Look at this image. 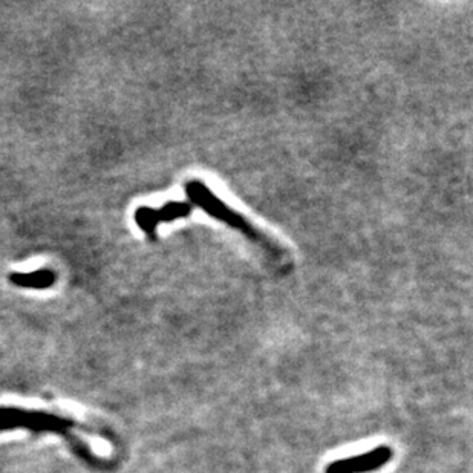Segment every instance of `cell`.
<instances>
[{
  "mask_svg": "<svg viewBox=\"0 0 473 473\" xmlns=\"http://www.w3.org/2000/svg\"><path fill=\"white\" fill-rule=\"evenodd\" d=\"M186 195L189 196L190 203L204 210L208 216H212L216 221H219L231 230L238 231L247 240H250L259 250L268 256L271 262H275L277 267H284L288 258L282 247H280L275 239L270 238L265 231L261 230L256 224L244 216L240 212L235 210L233 207L227 205L222 199L214 195L213 191L208 189L205 182L201 180L191 178L186 182Z\"/></svg>",
  "mask_w": 473,
  "mask_h": 473,
  "instance_id": "obj_1",
  "label": "cell"
},
{
  "mask_svg": "<svg viewBox=\"0 0 473 473\" xmlns=\"http://www.w3.org/2000/svg\"><path fill=\"white\" fill-rule=\"evenodd\" d=\"M194 210L191 204L181 203V201H172L161 205L159 208L154 207H140L135 212V222L144 233L149 238H155V231L159 224L163 222H172L175 219L187 218V216Z\"/></svg>",
  "mask_w": 473,
  "mask_h": 473,
  "instance_id": "obj_2",
  "label": "cell"
},
{
  "mask_svg": "<svg viewBox=\"0 0 473 473\" xmlns=\"http://www.w3.org/2000/svg\"><path fill=\"white\" fill-rule=\"evenodd\" d=\"M392 456H394V452L389 446H379L365 453L351 456V458L330 463L325 473H370L381 469L384 464L392 460Z\"/></svg>",
  "mask_w": 473,
  "mask_h": 473,
  "instance_id": "obj_3",
  "label": "cell"
},
{
  "mask_svg": "<svg viewBox=\"0 0 473 473\" xmlns=\"http://www.w3.org/2000/svg\"><path fill=\"white\" fill-rule=\"evenodd\" d=\"M17 426L36 430H65L71 428V421L42 412L0 409V429H11Z\"/></svg>",
  "mask_w": 473,
  "mask_h": 473,
  "instance_id": "obj_4",
  "label": "cell"
},
{
  "mask_svg": "<svg viewBox=\"0 0 473 473\" xmlns=\"http://www.w3.org/2000/svg\"><path fill=\"white\" fill-rule=\"evenodd\" d=\"M11 284L20 288H34V290H45L55 284L57 275L50 268H40L33 272H13L10 275Z\"/></svg>",
  "mask_w": 473,
  "mask_h": 473,
  "instance_id": "obj_5",
  "label": "cell"
}]
</instances>
